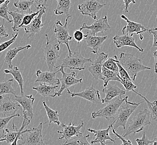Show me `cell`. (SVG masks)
Here are the masks:
<instances>
[{
  "label": "cell",
  "mask_w": 157,
  "mask_h": 145,
  "mask_svg": "<svg viewBox=\"0 0 157 145\" xmlns=\"http://www.w3.org/2000/svg\"><path fill=\"white\" fill-rule=\"evenodd\" d=\"M118 60L132 81H135L138 72L145 70L151 69V67L144 65L140 59L128 53L122 52Z\"/></svg>",
  "instance_id": "obj_1"
},
{
  "label": "cell",
  "mask_w": 157,
  "mask_h": 145,
  "mask_svg": "<svg viewBox=\"0 0 157 145\" xmlns=\"http://www.w3.org/2000/svg\"><path fill=\"white\" fill-rule=\"evenodd\" d=\"M150 112L149 109H145L140 111L138 114L133 116L130 121L127 132L123 135L125 137L130 134H136L142 132L146 126H149L151 122Z\"/></svg>",
  "instance_id": "obj_2"
},
{
  "label": "cell",
  "mask_w": 157,
  "mask_h": 145,
  "mask_svg": "<svg viewBox=\"0 0 157 145\" xmlns=\"http://www.w3.org/2000/svg\"><path fill=\"white\" fill-rule=\"evenodd\" d=\"M128 98V96H126L124 98H122L121 96H119L115 100H111L110 101L107 102L108 104L103 108L93 112L91 114L92 118L95 119L99 117L105 118L107 120H110L115 118L119 107L121 106L122 103Z\"/></svg>",
  "instance_id": "obj_3"
},
{
  "label": "cell",
  "mask_w": 157,
  "mask_h": 145,
  "mask_svg": "<svg viewBox=\"0 0 157 145\" xmlns=\"http://www.w3.org/2000/svg\"><path fill=\"white\" fill-rule=\"evenodd\" d=\"M125 104L119 107L117 116L115 117L116 119L113 123V127L115 130H118V128L121 126L125 130L127 122L130 117V116L136 111V108L143 102H129L128 100V99L125 100Z\"/></svg>",
  "instance_id": "obj_4"
},
{
  "label": "cell",
  "mask_w": 157,
  "mask_h": 145,
  "mask_svg": "<svg viewBox=\"0 0 157 145\" xmlns=\"http://www.w3.org/2000/svg\"><path fill=\"white\" fill-rule=\"evenodd\" d=\"M46 123H40L37 127H33L31 129H26L23 131L21 134L22 141L20 145H44L45 143L42 139V128L43 125Z\"/></svg>",
  "instance_id": "obj_5"
},
{
  "label": "cell",
  "mask_w": 157,
  "mask_h": 145,
  "mask_svg": "<svg viewBox=\"0 0 157 145\" xmlns=\"http://www.w3.org/2000/svg\"><path fill=\"white\" fill-rule=\"evenodd\" d=\"M90 58H85L82 55L80 52H72L71 54L70 55L63 59L62 61V63L59 66L55 68H59L60 67L67 68L70 69L78 70H83L85 69V64L87 63H92Z\"/></svg>",
  "instance_id": "obj_6"
},
{
  "label": "cell",
  "mask_w": 157,
  "mask_h": 145,
  "mask_svg": "<svg viewBox=\"0 0 157 145\" xmlns=\"http://www.w3.org/2000/svg\"><path fill=\"white\" fill-rule=\"evenodd\" d=\"M46 43L44 48V59L50 72H52L58 59L60 57L59 54L60 45L59 43L54 44L48 39V34H45Z\"/></svg>",
  "instance_id": "obj_7"
},
{
  "label": "cell",
  "mask_w": 157,
  "mask_h": 145,
  "mask_svg": "<svg viewBox=\"0 0 157 145\" xmlns=\"http://www.w3.org/2000/svg\"><path fill=\"white\" fill-rule=\"evenodd\" d=\"M24 120L22 124L20 129H17L14 123H12L13 130H10L6 128L5 129V135L3 139H0V142L5 141L7 143L10 145H17V141L21 139V134L23 132V131L25 127L27 126L30 123V120L28 118L26 113L25 112H22Z\"/></svg>",
  "instance_id": "obj_8"
},
{
  "label": "cell",
  "mask_w": 157,
  "mask_h": 145,
  "mask_svg": "<svg viewBox=\"0 0 157 145\" xmlns=\"http://www.w3.org/2000/svg\"><path fill=\"white\" fill-rule=\"evenodd\" d=\"M71 16H67L65 20V23L63 25L60 21H58L55 22L54 33L56 36V40L58 41L59 45L65 44L68 49L69 55L71 54L72 51L70 48L69 41L73 39V36H70L69 33L68 27V20Z\"/></svg>",
  "instance_id": "obj_9"
},
{
  "label": "cell",
  "mask_w": 157,
  "mask_h": 145,
  "mask_svg": "<svg viewBox=\"0 0 157 145\" xmlns=\"http://www.w3.org/2000/svg\"><path fill=\"white\" fill-rule=\"evenodd\" d=\"M105 6V3H100L97 0H85L83 3L78 5V9L82 15L90 16L96 20L97 13Z\"/></svg>",
  "instance_id": "obj_10"
},
{
  "label": "cell",
  "mask_w": 157,
  "mask_h": 145,
  "mask_svg": "<svg viewBox=\"0 0 157 145\" xmlns=\"http://www.w3.org/2000/svg\"><path fill=\"white\" fill-rule=\"evenodd\" d=\"M63 69L64 68L63 67H60V69H59V72H61L62 74V76L61 78L59 79L61 87L57 93L58 97L61 96L63 91H65V89H67L70 87L76 84L82 83L83 80L82 78H76V74L75 72L67 73L65 72Z\"/></svg>",
  "instance_id": "obj_11"
},
{
  "label": "cell",
  "mask_w": 157,
  "mask_h": 145,
  "mask_svg": "<svg viewBox=\"0 0 157 145\" xmlns=\"http://www.w3.org/2000/svg\"><path fill=\"white\" fill-rule=\"evenodd\" d=\"M84 126V121H81L80 123L78 124V126H75V124H72L71 122H70L69 124H66L65 123H62L61 126L63 128V131H58L57 132L61 134V136L59 137L58 139L59 140L65 139L66 141H67L69 139L73 138L75 136L81 137L82 136V133L81 132L80 130Z\"/></svg>",
  "instance_id": "obj_12"
},
{
  "label": "cell",
  "mask_w": 157,
  "mask_h": 145,
  "mask_svg": "<svg viewBox=\"0 0 157 145\" xmlns=\"http://www.w3.org/2000/svg\"><path fill=\"white\" fill-rule=\"evenodd\" d=\"M67 93L70 94L71 97H80L94 104L99 103L101 100L99 91L95 88L93 85L89 87L84 91L78 93L71 92L69 89H67Z\"/></svg>",
  "instance_id": "obj_13"
},
{
  "label": "cell",
  "mask_w": 157,
  "mask_h": 145,
  "mask_svg": "<svg viewBox=\"0 0 157 145\" xmlns=\"http://www.w3.org/2000/svg\"><path fill=\"white\" fill-rule=\"evenodd\" d=\"M21 109V106L15 100H12L9 97L3 98L0 96V112L5 117L15 115Z\"/></svg>",
  "instance_id": "obj_14"
},
{
  "label": "cell",
  "mask_w": 157,
  "mask_h": 145,
  "mask_svg": "<svg viewBox=\"0 0 157 145\" xmlns=\"http://www.w3.org/2000/svg\"><path fill=\"white\" fill-rule=\"evenodd\" d=\"M110 29L109 25L107 16H105L104 18L96 19V21L93 24L90 25H88L86 23H84L82 26L80 27L79 30H82L84 29H87L91 31V35H97L99 33H103L104 31L109 30Z\"/></svg>",
  "instance_id": "obj_15"
},
{
  "label": "cell",
  "mask_w": 157,
  "mask_h": 145,
  "mask_svg": "<svg viewBox=\"0 0 157 145\" xmlns=\"http://www.w3.org/2000/svg\"><path fill=\"white\" fill-rule=\"evenodd\" d=\"M46 9L45 8L41 9L39 14L33 18L30 24L24 27L25 33L28 35L29 39L33 37L35 34L40 33L44 26V24L42 22V17L45 13Z\"/></svg>",
  "instance_id": "obj_16"
},
{
  "label": "cell",
  "mask_w": 157,
  "mask_h": 145,
  "mask_svg": "<svg viewBox=\"0 0 157 145\" xmlns=\"http://www.w3.org/2000/svg\"><path fill=\"white\" fill-rule=\"evenodd\" d=\"M15 100L21 106L22 108V111L26 112L27 117L33 119L34 116L33 111V104L35 98L33 95L25 96V94L18 96L15 95Z\"/></svg>",
  "instance_id": "obj_17"
},
{
  "label": "cell",
  "mask_w": 157,
  "mask_h": 145,
  "mask_svg": "<svg viewBox=\"0 0 157 145\" xmlns=\"http://www.w3.org/2000/svg\"><path fill=\"white\" fill-rule=\"evenodd\" d=\"M58 71L53 72H42L40 70H37L36 72L37 79L35 82H39L41 83H44L50 85H59L60 84L59 79L56 77Z\"/></svg>",
  "instance_id": "obj_18"
},
{
  "label": "cell",
  "mask_w": 157,
  "mask_h": 145,
  "mask_svg": "<svg viewBox=\"0 0 157 145\" xmlns=\"http://www.w3.org/2000/svg\"><path fill=\"white\" fill-rule=\"evenodd\" d=\"M113 123L110 124L109 127L106 129H102V130H94L90 128H88V131L90 132L91 133L95 134V138L94 139H91V143L93 145L94 143H100L101 145H104L107 144L106 143V141H110L111 142L115 143L116 139H113L109 134V131L111 128Z\"/></svg>",
  "instance_id": "obj_19"
},
{
  "label": "cell",
  "mask_w": 157,
  "mask_h": 145,
  "mask_svg": "<svg viewBox=\"0 0 157 145\" xmlns=\"http://www.w3.org/2000/svg\"><path fill=\"white\" fill-rule=\"evenodd\" d=\"M121 18H123L127 22V25H125L122 29L123 34H127L130 35L132 34L133 35L134 33H136L137 35H141L142 33L147 32V28H145L144 25L131 21L124 15H121Z\"/></svg>",
  "instance_id": "obj_20"
},
{
  "label": "cell",
  "mask_w": 157,
  "mask_h": 145,
  "mask_svg": "<svg viewBox=\"0 0 157 145\" xmlns=\"http://www.w3.org/2000/svg\"><path fill=\"white\" fill-rule=\"evenodd\" d=\"M107 36H97L89 35L88 32L86 35H84L83 41L86 42L88 47L90 48L91 53L97 54L103 42L107 39Z\"/></svg>",
  "instance_id": "obj_21"
},
{
  "label": "cell",
  "mask_w": 157,
  "mask_h": 145,
  "mask_svg": "<svg viewBox=\"0 0 157 145\" xmlns=\"http://www.w3.org/2000/svg\"><path fill=\"white\" fill-rule=\"evenodd\" d=\"M113 41L117 48H121L123 46H130L136 48L139 52H144V49L137 45L135 42V39L133 37V35L123 34L122 35H116L113 37Z\"/></svg>",
  "instance_id": "obj_22"
},
{
  "label": "cell",
  "mask_w": 157,
  "mask_h": 145,
  "mask_svg": "<svg viewBox=\"0 0 157 145\" xmlns=\"http://www.w3.org/2000/svg\"><path fill=\"white\" fill-rule=\"evenodd\" d=\"M101 92L105 94V98L101 100L103 104L108 102L115 97L124 95L127 92L125 90L118 87L117 85L112 84L109 83L106 87H104Z\"/></svg>",
  "instance_id": "obj_23"
},
{
  "label": "cell",
  "mask_w": 157,
  "mask_h": 145,
  "mask_svg": "<svg viewBox=\"0 0 157 145\" xmlns=\"http://www.w3.org/2000/svg\"><path fill=\"white\" fill-rule=\"evenodd\" d=\"M58 85H50L44 83H41L39 86L33 87V89L36 91L44 97H55L57 96L58 91L56 89Z\"/></svg>",
  "instance_id": "obj_24"
},
{
  "label": "cell",
  "mask_w": 157,
  "mask_h": 145,
  "mask_svg": "<svg viewBox=\"0 0 157 145\" xmlns=\"http://www.w3.org/2000/svg\"><path fill=\"white\" fill-rule=\"evenodd\" d=\"M31 48V45H27L24 46L15 47L14 48L11 49L9 50L6 53L5 59H4L5 63L7 64L9 68H12L13 67L12 61L17 55L19 52L26 49H29Z\"/></svg>",
  "instance_id": "obj_25"
},
{
  "label": "cell",
  "mask_w": 157,
  "mask_h": 145,
  "mask_svg": "<svg viewBox=\"0 0 157 145\" xmlns=\"http://www.w3.org/2000/svg\"><path fill=\"white\" fill-rule=\"evenodd\" d=\"M58 2L57 6L54 9L55 14L56 15H61L63 14L67 16H70V9L71 7V0H56Z\"/></svg>",
  "instance_id": "obj_26"
},
{
  "label": "cell",
  "mask_w": 157,
  "mask_h": 145,
  "mask_svg": "<svg viewBox=\"0 0 157 145\" xmlns=\"http://www.w3.org/2000/svg\"><path fill=\"white\" fill-rule=\"evenodd\" d=\"M4 72L6 74H11L14 80L18 83V85L20 88L21 95L24 94V79L22 76L21 72V70L18 68L17 66H14L12 68H8L4 70Z\"/></svg>",
  "instance_id": "obj_27"
},
{
  "label": "cell",
  "mask_w": 157,
  "mask_h": 145,
  "mask_svg": "<svg viewBox=\"0 0 157 145\" xmlns=\"http://www.w3.org/2000/svg\"><path fill=\"white\" fill-rule=\"evenodd\" d=\"M33 5V2L32 0H19L13 3V6L17 9L16 11L24 15L30 14L33 12L31 9Z\"/></svg>",
  "instance_id": "obj_28"
},
{
  "label": "cell",
  "mask_w": 157,
  "mask_h": 145,
  "mask_svg": "<svg viewBox=\"0 0 157 145\" xmlns=\"http://www.w3.org/2000/svg\"><path fill=\"white\" fill-rule=\"evenodd\" d=\"M43 106L45 108L46 114L48 119V126H50L52 123H54L58 125H60V121L59 120V114L58 111H55L50 108L46 102H42Z\"/></svg>",
  "instance_id": "obj_29"
},
{
  "label": "cell",
  "mask_w": 157,
  "mask_h": 145,
  "mask_svg": "<svg viewBox=\"0 0 157 145\" xmlns=\"http://www.w3.org/2000/svg\"><path fill=\"white\" fill-rule=\"evenodd\" d=\"M102 74L103 76V80L104 81V87H106L108 83L111 80L121 82V80L118 77V72H113L103 66L102 67Z\"/></svg>",
  "instance_id": "obj_30"
},
{
  "label": "cell",
  "mask_w": 157,
  "mask_h": 145,
  "mask_svg": "<svg viewBox=\"0 0 157 145\" xmlns=\"http://www.w3.org/2000/svg\"><path fill=\"white\" fill-rule=\"evenodd\" d=\"M132 92L136 93L140 97H142L143 99L145 100V102L149 107V111L150 112V117L153 121H155L157 119V100H155L153 102H150L147 100L144 96H143L141 94L139 93L138 92L135 91L134 89L132 90Z\"/></svg>",
  "instance_id": "obj_31"
},
{
  "label": "cell",
  "mask_w": 157,
  "mask_h": 145,
  "mask_svg": "<svg viewBox=\"0 0 157 145\" xmlns=\"http://www.w3.org/2000/svg\"><path fill=\"white\" fill-rule=\"evenodd\" d=\"M13 79H8L6 82L0 83V96H2L6 94H12L15 95V91L12 87Z\"/></svg>",
  "instance_id": "obj_32"
},
{
  "label": "cell",
  "mask_w": 157,
  "mask_h": 145,
  "mask_svg": "<svg viewBox=\"0 0 157 145\" xmlns=\"http://www.w3.org/2000/svg\"><path fill=\"white\" fill-rule=\"evenodd\" d=\"M102 67L103 64H92L88 68V70L90 72L93 78L95 80H103L102 74Z\"/></svg>",
  "instance_id": "obj_33"
},
{
  "label": "cell",
  "mask_w": 157,
  "mask_h": 145,
  "mask_svg": "<svg viewBox=\"0 0 157 145\" xmlns=\"http://www.w3.org/2000/svg\"><path fill=\"white\" fill-rule=\"evenodd\" d=\"M8 12L9 14L13 18L12 21L13 22V25L12 27V30L16 32H18L19 30L18 26L21 24L25 15L22 14L17 11H13L12 10Z\"/></svg>",
  "instance_id": "obj_34"
},
{
  "label": "cell",
  "mask_w": 157,
  "mask_h": 145,
  "mask_svg": "<svg viewBox=\"0 0 157 145\" xmlns=\"http://www.w3.org/2000/svg\"><path fill=\"white\" fill-rule=\"evenodd\" d=\"M89 137V135L86 136H82L81 137L75 136L71 138L72 139H69L67 141L65 142L63 145H90V143L88 141V139Z\"/></svg>",
  "instance_id": "obj_35"
},
{
  "label": "cell",
  "mask_w": 157,
  "mask_h": 145,
  "mask_svg": "<svg viewBox=\"0 0 157 145\" xmlns=\"http://www.w3.org/2000/svg\"><path fill=\"white\" fill-rule=\"evenodd\" d=\"M20 114H15L11 116L5 117L3 118H0V139H3L5 135V129L7 124L12 118L15 117H20Z\"/></svg>",
  "instance_id": "obj_36"
},
{
  "label": "cell",
  "mask_w": 157,
  "mask_h": 145,
  "mask_svg": "<svg viewBox=\"0 0 157 145\" xmlns=\"http://www.w3.org/2000/svg\"><path fill=\"white\" fill-rule=\"evenodd\" d=\"M118 57L117 55H114V58L110 57L103 63V67L112 70L115 72H118V67L117 62L118 61Z\"/></svg>",
  "instance_id": "obj_37"
},
{
  "label": "cell",
  "mask_w": 157,
  "mask_h": 145,
  "mask_svg": "<svg viewBox=\"0 0 157 145\" xmlns=\"http://www.w3.org/2000/svg\"><path fill=\"white\" fill-rule=\"evenodd\" d=\"M9 3L10 0H6L5 3H3L1 6H0V18H3L4 20H6L9 23H11L13 21L10 18L8 12V5Z\"/></svg>",
  "instance_id": "obj_38"
},
{
  "label": "cell",
  "mask_w": 157,
  "mask_h": 145,
  "mask_svg": "<svg viewBox=\"0 0 157 145\" xmlns=\"http://www.w3.org/2000/svg\"><path fill=\"white\" fill-rule=\"evenodd\" d=\"M40 10H41V9L39 10L37 12H32L30 14L25 15L21 24L20 25V26H18V29H20L21 27H25L26 26H27L28 25L30 24V23L33 20V18L39 14Z\"/></svg>",
  "instance_id": "obj_39"
},
{
  "label": "cell",
  "mask_w": 157,
  "mask_h": 145,
  "mask_svg": "<svg viewBox=\"0 0 157 145\" xmlns=\"http://www.w3.org/2000/svg\"><path fill=\"white\" fill-rule=\"evenodd\" d=\"M118 77L121 80L120 83L124 86V88L125 89V91L127 92L132 91L133 89H135L137 88L136 85L133 84L132 80L131 79H123L121 78L119 76V75H118Z\"/></svg>",
  "instance_id": "obj_40"
},
{
  "label": "cell",
  "mask_w": 157,
  "mask_h": 145,
  "mask_svg": "<svg viewBox=\"0 0 157 145\" xmlns=\"http://www.w3.org/2000/svg\"><path fill=\"white\" fill-rule=\"evenodd\" d=\"M18 35V33L17 32V33H16L15 35L12 36V37L11 39L6 41L5 42L0 43V53H2L3 51H5L6 49L10 47L11 45H12L13 42H15Z\"/></svg>",
  "instance_id": "obj_41"
},
{
  "label": "cell",
  "mask_w": 157,
  "mask_h": 145,
  "mask_svg": "<svg viewBox=\"0 0 157 145\" xmlns=\"http://www.w3.org/2000/svg\"><path fill=\"white\" fill-rule=\"evenodd\" d=\"M136 143L138 145H151L153 143V140H149L147 136L146 135L145 132H143V136L141 139H136Z\"/></svg>",
  "instance_id": "obj_42"
},
{
  "label": "cell",
  "mask_w": 157,
  "mask_h": 145,
  "mask_svg": "<svg viewBox=\"0 0 157 145\" xmlns=\"http://www.w3.org/2000/svg\"><path fill=\"white\" fill-rule=\"evenodd\" d=\"M117 64L118 67V75H119V76L121 78L123 79H130V76L127 73L126 70L124 69L123 67L121 65V64L119 63V61L117 62Z\"/></svg>",
  "instance_id": "obj_43"
},
{
  "label": "cell",
  "mask_w": 157,
  "mask_h": 145,
  "mask_svg": "<svg viewBox=\"0 0 157 145\" xmlns=\"http://www.w3.org/2000/svg\"><path fill=\"white\" fill-rule=\"evenodd\" d=\"M108 57V55L104 52H102L100 53L97 59L94 61H92V63L94 64H103V63L107 60Z\"/></svg>",
  "instance_id": "obj_44"
},
{
  "label": "cell",
  "mask_w": 157,
  "mask_h": 145,
  "mask_svg": "<svg viewBox=\"0 0 157 145\" xmlns=\"http://www.w3.org/2000/svg\"><path fill=\"white\" fill-rule=\"evenodd\" d=\"M33 1V5L37 9L40 10L45 8L46 9L47 1L48 0H32Z\"/></svg>",
  "instance_id": "obj_45"
},
{
  "label": "cell",
  "mask_w": 157,
  "mask_h": 145,
  "mask_svg": "<svg viewBox=\"0 0 157 145\" xmlns=\"http://www.w3.org/2000/svg\"><path fill=\"white\" fill-rule=\"evenodd\" d=\"M147 32H148L149 35L152 34L153 36V47H157V29L156 27L147 29Z\"/></svg>",
  "instance_id": "obj_46"
},
{
  "label": "cell",
  "mask_w": 157,
  "mask_h": 145,
  "mask_svg": "<svg viewBox=\"0 0 157 145\" xmlns=\"http://www.w3.org/2000/svg\"><path fill=\"white\" fill-rule=\"evenodd\" d=\"M73 37L76 41H77L78 43L79 44L80 42H82V41H83V39L84 38V35L82 30H76L73 34Z\"/></svg>",
  "instance_id": "obj_47"
},
{
  "label": "cell",
  "mask_w": 157,
  "mask_h": 145,
  "mask_svg": "<svg viewBox=\"0 0 157 145\" xmlns=\"http://www.w3.org/2000/svg\"><path fill=\"white\" fill-rule=\"evenodd\" d=\"M111 128H112V132H113V133H114L115 136H117L119 139L122 141V145H132V143L131 142V141H130V139H128V140H127V139H124V137L123 136H121L120 135H119V134L117 132L116 130L113 127V125H112Z\"/></svg>",
  "instance_id": "obj_48"
},
{
  "label": "cell",
  "mask_w": 157,
  "mask_h": 145,
  "mask_svg": "<svg viewBox=\"0 0 157 145\" xmlns=\"http://www.w3.org/2000/svg\"><path fill=\"white\" fill-rule=\"evenodd\" d=\"M8 36H9V33H7V30L4 26V20H3L1 26H0V39L2 40L3 37H7Z\"/></svg>",
  "instance_id": "obj_49"
},
{
  "label": "cell",
  "mask_w": 157,
  "mask_h": 145,
  "mask_svg": "<svg viewBox=\"0 0 157 145\" xmlns=\"http://www.w3.org/2000/svg\"><path fill=\"white\" fill-rule=\"evenodd\" d=\"M124 2V5H125V9H124V11L128 13L129 11V5L131 3H136V0H122Z\"/></svg>",
  "instance_id": "obj_50"
},
{
  "label": "cell",
  "mask_w": 157,
  "mask_h": 145,
  "mask_svg": "<svg viewBox=\"0 0 157 145\" xmlns=\"http://www.w3.org/2000/svg\"><path fill=\"white\" fill-rule=\"evenodd\" d=\"M153 57L154 58V72L155 74H157V50L154 51V53H153Z\"/></svg>",
  "instance_id": "obj_51"
},
{
  "label": "cell",
  "mask_w": 157,
  "mask_h": 145,
  "mask_svg": "<svg viewBox=\"0 0 157 145\" xmlns=\"http://www.w3.org/2000/svg\"><path fill=\"white\" fill-rule=\"evenodd\" d=\"M151 145H157V138H154V139H153V143Z\"/></svg>",
  "instance_id": "obj_52"
},
{
  "label": "cell",
  "mask_w": 157,
  "mask_h": 145,
  "mask_svg": "<svg viewBox=\"0 0 157 145\" xmlns=\"http://www.w3.org/2000/svg\"><path fill=\"white\" fill-rule=\"evenodd\" d=\"M6 1V0H0V6H1L3 3H5Z\"/></svg>",
  "instance_id": "obj_53"
}]
</instances>
